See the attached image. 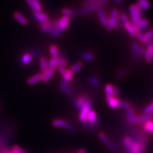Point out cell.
Instances as JSON below:
<instances>
[{"mask_svg":"<svg viewBox=\"0 0 153 153\" xmlns=\"http://www.w3.org/2000/svg\"><path fill=\"white\" fill-rule=\"evenodd\" d=\"M143 10L141 8L138 4H131L130 7V14L131 17V24L136 26L137 23L142 19V16L143 14Z\"/></svg>","mask_w":153,"mask_h":153,"instance_id":"6da1fadb","label":"cell"},{"mask_svg":"<svg viewBox=\"0 0 153 153\" xmlns=\"http://www.w3.org/2000/svg\"><path fill=\"white\" fill-rule=\"evenodd\" d=\"M93 107V102L92 100L90 98L85 102L83 105V106L80 108L79 110L80 114L79 115V119L81 123H87L88 116L89 112L92 110Z\"/></svg>","mask_w":153,"mask_h":153,"instance_id":"7a4b0ae2","label":"cell"},{"mask_svg":"<svg viewBox=\"0 0 153 153\" xmlns=\"http://www.w3.org/2000/svg\"><path fill=\"white\" fill-rule=\"evenodd\" d=\"M153 116L152 115H146V114H140V115H135L131 117L126 118V120L128 123L130 124H138L145 123L147 121H149L152 119Z\"/></svg>","mask_w":153,"mask_h":153,"instance_id":"3957f363","label":"cell"},{"mask_svg":"<svg viewBox=\"0 0 153 153\" xmlns=\"http://www.w3.org/2000/svg\"><path fill=\"white\" fill-rule=\"evenodd\" d=\"M107 2V0H99V1H97V3L84 7L83 9L81 10V12H82V16L87 15V14L92 12L93 11L97 10L98 9H99L100 7H102L103 4H105Z\"/></svg>","mask_w":153,"mask_h":153,"instance_id":"277c9868","label":"cell"},{"mask_svg":"<svg viewBox=\"0 0 153 153\" xmlns=\"http://www.w3.org/2000/svg\"><path fill=\"white\" fill-rule=\"evenodd\" d=\"M118 17H119V11L115 9L113 10L111 16L108 20L107 25L106 26L107 30L108 31H111L114 27H116V23L118 21Z\"/></svg>","mask_w":153,"mask_h":153,"instance_id":"5b68a950","label":"cell"},{"mask_svg":"<svg viewBox=\"0 0 153 153\" xmlns=\"http://www.w3.org/2000/svg\"><path fill=\"white\" fill-rule=\"evenodd\" d=\"M70 21V17L63 16L54 22L55 26L61 31L66 30L68 27L69 22Z\"/></svg>","mask_w":153,"mask_h":153,"instance_id":"8992f818","label":"cell"},{"mask_svg":"<svg viewBox=\"0 0 153 153\" xmlns=\"http://www.w3.org/2000/svg\"><path fill=\"white\" fill-rule=\"evenodd\" d=\"M52 125L55 127H61V128H64L66 130L69 131H73L75 130V128L74 125L70 124V123L65 121L64 120H62V119H56L52 122Z\"/></svg>","mask_w":153,"mask_h":153,"instance_id":"52a82bcc","label":"cell"},{"mask_svg":"<svg viewBox=\"0 0 153 153\" xmlns=\"http://www.w3.org/2000/svg\"><path fill=\"white\" fill-rule=\"evenodd\" d=\"M105 93L107 97H117L120 93V91L116 85L109 84L105 85Z\"/></svg>","mask_w":153,"mask_h":153,"instance_id":"ba28073f","label":"cell"},{"mask_svg":"<svg viewBox=\"0 0 153 153\" xmlns=\"http://www.w3.org/2000/svg\"><path fill=\"white\" fill-rule=\"evenodd\" d=\"M98 123V115L94 111L91 110L88 114L87 119V123L89 127L93 128Z\"/></svg>","mask_w":153,"mask_h":153,"instance_id":"9c48e42d","label":"cell"},{"mask_svg":"<svg viewBox=\"0 0 153 153\" xmlns=\"http://www.w3.org/2000/svg\"><path fill=\"white\" fill-rule=\"evenodd\" d=\"M98 137L100 139V140L103 143V144H105L107 147H108L112 151H115L116 149V147L115 146L114 143H113L112 142L110 141L107 135H105L104 133L103 132L100 133L98 134Z\"/></svg>","mask_w":153,"mask_h":153,"instance_id":"30bf717a","label":"cell"},{"mask_svg":"<svg viewBox=\"0 0 153 153\" xmlns=\"http://www.w3.org/2000/svg\"><path fill=\"white\" fill-rule=\"evenodd\" d=\"M147 44L148 47L146 51L144 57L147 63H151L153 59V39L150 40Z\"/></svg>","mask_w":153,"mask_h":153,"instance_id":"8fae6325","label":"cell"},{"mask_svg":"<svg viewBox=\"0 0 153 153\" xmlns=\"http://www.w3.org/2000/svg\"><path fill=\"white\" fill-rule=\"evenodd\" d=\"M68 63V61L64 58H58V59H52L48 62V66L49 67H59V66H65Z\"/></svg>","mask_w":153,"mask_h":153,"instance_id":"7c38bea8","label":"cell"},{"mask_svg":"<svg viewBox=\"0 0 153 153\" xmlns=\"http://www.w3.org/2000/svg\"><path fill=\"white\" fill-rule=\"evenodd\" d=\"M55 27L54 22H51L49 21H47L44 23L40 24V30L47 34H51L52 31H53L54 28Z\"/></svg>","mask_w":153,"mask_h":153,"instance_id":"4fadbf2b","label":"cell"},{"mask_svg":"<svg viewBox=\"0 0 153 153\" xmlns=\"http://www.w3.org/2000/svg\"><path fill=\"white\" fill-rule=\"evenodd\" d=\"M138 45L137 43L134 42L131 45V52L133 54V59L135 62V63L138 65L140 63V56L138 54Z\"/></svg>","mask_w":153,"mask_h":153,"instance_id":"5bb4252c","label":"cell"},{"mask_svg":"<svg viewBox=\"0 0 153 153\" xmlns=\"http://www.w3.org/2000/svg\"><path fill=\"white\" fill-rule=\"evenodd\" d=\"M119 100L117 97H107L106 102L109 107L112 108H117L119 107Z\"/></svg>","mask_w":153,"mask_h":153,"instance_id":"9a60e30c","label":"cell"},{"mask_svg":"<svg viewBox=\"0 0 153 153\" xmlns=\"http://www.w3.org/2000/svg\"><path fill=\"white\" fill-rule=\"evenodd\" d=\"M123 25H124V27L126 29V31H128L129 35H130V36L131 37H135L136 36V34L138 32V31L137 30V29L135 26L132 25V24L130 21L124 23V24H123Z\"/></svg>","mask_w":153,"mask_h":153,"instance_id":"2e32d148","label":"cell"},{"mask_svg":"<svg viewBox=\"0 0 153 153\" xmlns=\"http://www.w3.org/2000/svg\"><path fill=\"white\" fill-rule=\"evenodd\" d=\"M88 98H89L86 97L85 95H81L78 98H74L73 100V102L75 105V107L79 110H80V108L83 106V105L85 103V102L88 100Z\"/></svg>","mask_w":153,"mask_h":153,"instance_id":"e0dca14e","label":"cell"},{"mask_svg":"<svg viewBox=\"0 0 153 153\" xmlns=\"http://www.w3.org/2000/svg\"><path fill=\"white\" fill-rule=\"evenodd\" d=\"M33 16L35 18L36 20L41 23H44L45 22L49 21V17L45 13L40 12H33Z\"/></svg>","mask_w":153,"mask_h":153,"instance_id":"ac0fdd59","label":"cell"},{"mask_svg":"<svg viewBox=\"0 0 153 153\" xmlns=\"http://www.w3.org/2000/svg\"><path fill=\"white\" fill-rule=\"evenodd\" d=\"M56 71V68H54V67H49L45 72L43 74V79L42 80L45 82H49L52 75H54Z\"/></svg>","mask_w":153,"mask_h":153,"instance_id":"d6986e66","label":"cell"},{"mask_svg":"<svg viewBox=\"0 0 153 153\" xmlns=\"http://www.w3.org/2000/svg\"><path fill=\"white\" fill-rule=\"evenodd\" d=\"M135 138H133L129 136H126L123 138V143L124 147L128 151L130 149V148L133 146V143L135 142Z\"/></svg>","mask_w":153,"mask_h":153,"instance_id":"ffe728a7","label":"cell"},{"mask_svg":"<svg viewBox=\"0 0 153 153\" xmlns=\"http://www.w3.org/2000/svg\"><path fill=\"white\" fill-rule=\"evenodd\" d=\"M13 17L17 22H19L22 25L26 26V25H27L28 22H29L27 19L26 18L25 16L22 15V14H21V13H19V12H16L14 13H13Z\"/></svg>","mask_w":153,"mask_h":153,"instance_id":"44dd1931","label":"cell"},{"mask_svg":"<svg viewBox=\"0 0 153 153\" xmlns=\"http://www.w3.org/2000/svg\"><path fill=\"white\" fill-rule=\"evenodd\" d=\"M97 13L98 15L100 22L102 24V25L103 26H107V23H108V20H107L106 16H105V14L103 12V11L101 8H99L97 10Z\"/></svg>","mask_w":153,"mask_h":153,"instance_id":"7402d4cb","label":"cell"},{"mask_svg":"<svg viewBox=\"0 0 153 153\" xmlns=\"http://www.w3.org/2000/svg\"><path fill=\"white\" fill-rule=\"evenodd\" d=\"M28 5L33 10V12H40L42 11V7L40 3H37L34 0H26Z\"/></svg>","mask_w":153,"mask_h":153,"instance_id":"603a6c76","label":"cell"},{"mask_svg":"<svg viewBox=\"0 0 153 153\" xmlns=\"http://www.w3.org/2000/svg\"><path fill=\"white\" fill-rule=\"evenodd\" d=\"M43 79V74H38L36 75H33L31 77L29 78L27 80V83L29 85L35 84Z\"/></svg>","mask_w":153,"mask_h":153,"instance_id":"cb8c5ba5","label":"cell"},{"mask_svg":"<svg viewBox=\"0 0 153 153\" xmlns=\"http://www.w3.org/2000/svg\"><path fill=\"white\" fill-rule=\"evenodd\" d=\"M143 130L147 133H153V119H151L149 121L143 123Z\"/></svg>","mask_w":153,"mask_h":153,"instance_id":"d4e9b609","label":"cell"},{"mask_svg":"<svg viewBox=\"0 0 153 153\" xmlns=\"http://www.w3.org/2000/svg\"><path fill=\"white\" fill-rule=\"evenodd\" d=\"M59 88L62 91H63L65 93H66L68 95H71L73 93L72 89H71L69 87V85H68V83L64 82V81H62V82H61V84L59 85Z\"/></svg>","mask_w":153,"mask_h":153,"instance_id":"484cf974","label":"cell"},{"mask_svg":"<svg viewBox=\"0 0 153 153\" xmlns=\"http://www.w3.org/2000/svg\"><path fill=\"white\" fill-rule=\"evenodd\" d=\"M148 25H149V21L147 19H142L135 26L138 31H140L141 30H143V29H145L148 26Z\"/></svg>","mask_w":153,"mask_h":153,"instance_id":"4316f807","label":"cell"},{"mask_svg":"<svg viewBox=\"0 0 153 153\" xmlns=\"http://www.w3.org/2000/svg\"><path fill=\"white\" fill-rule=\"evenodd\" d=\"M50 53L52 56V59H58L59 58V54L57 47L55 45H52L49 48Z\"/></svg>","mask_w":153,"mask_h":153,"instance_id":"83f0119b","label":"cell"},{"mask_svg":"<svg viewBox=\"0 0 153 153\" xmlns=\"http://www.w3.org/2000/svg\"><path fill=\"white\" fill-rule=\"evenodd\" d=\"M40 70L43 73H44L45 71L49 68V66H48V62L46 57H42L40 59Z\"/></svg>","mask_w":153,"mask_h":153,"instance_id":"f1b7e54d","label":"cell"},{"mask_svg":"<svg viewBox=\"0 0 153 153\" xmlns=\"http://www.w3.org/2000/svg\"><path fill=\"white\" fill-rule=\"evenodd\" d=\"M82 66H83V63L82 62H77V63H75L70 67L69 68V71L71 74H74L79 71L81 68H82Z\"/></svg>","mask_w":153,"mask_h":153,"instance_id":"f546056e","label":"cell"},{"mask_svg":"<svg viewBox=\"0 0 153 153\" xmlns=\"http://www.w3.org/2000/svg\"><path fill=\"white\" fill-rule=\"evenodd\" d=\"M128 71V68H125V67L121 68L117 71L116 75V79L117 80H121L124 76H126L127 75Z\"/></svg>","mask_w":153,"mask_h":153,"instance_id":"4dcf8cb0","label":"cell"},{"mask_svg":"<svg viewBox=\"0 0 153 153\" xmlns=\"http://www.w3.org/2000/svg\"><path fill=\"white\" fill-rule=\"evenodd\" d=\"M137 4L143 10H147L150 8V3L148 0H137Z\"/></svg>","mask_w":153,"mask_h":153,"instance_id":"1f68e13d","label":"cell"},{"mask_svg":"<svg viewBox=\"0 0 153 153\" xmlns=\"http://www.w3.org/2000/svg\"><path fill=\"white\" fill-rule=\"evenodd\" d=\"M32 60V56L31 54H24L21 58V63L22 65H27L30 63Z\"/></svg>","mask_w":153,"mask_h":153,"instance_id":"d6a6232c","label":"cell"},{"mask_svg":"<svg viewBox=\"0 0 153 153\" xmlns=\"http://www.w3.org/2000/svg\"><path fill=\"white\" fill-rule=\"evenodd\" d=\"M142 114L146 115H152L153 114V102L148 105L142 110Z\"/></svg>","mask_w":153,"mask_h":153,"instance_id":"836d02e7","label":"cell"},{"mask_svg":"<svg viewBox=\"0 0 153 153\" xmlns=\"http://www.w3.org/2000/svg\"><path fill=\"white\" fill-rule=\"evenodd\" d=\"M80 56H81V57H82V58L85 61H92L94 59V56L93 55V54L88 52H82Z\"/></svg>","mask_w":153,"mask_h":153,"instance_id":"e575fe53","label":"cell"},{"mask_svg":"<svg viewBox=\"0 0 153 153\" xmlns=\"http://www.w3.org/2000/svg\"><path fill=\"white\" fill-rule=\"evenodd\" d=\"M63 76V81H64V82L66 83L70 82V81L73 79V74L70 72L69 70H67L66 73Z\"/></svg>","mask_w":153,"mask_h":153,"instance_id":"d590c367","label":"cell"},{"mask_svg":"<svg viewBox=\"0 0 153 153\" xmlns=\"http://www.w3.org/2000/svg\"><path fill=\"white\" fill-rule=\"evenodd\" d=\"M131 107V105L130 103H128L127 102L125 101H123V100H121L119 101V107L122 109H124V110H128L129 108H130Z\"/></svg>","mask_w":153,"mask_h":153,"instance_id":"8d00e7d4","label":"cell"},{"mask_svg":"<svg viewBox=\"0 0 153 153\" xmlns=\"http://www.w3.org/2000/svg\"><path fill=\"white\" fill-rule=\"evenodd\" d=\"M89 82L94 88H98L100 85L99 79L96 76H93L89 79Z\"/></svg>","mask_w":153,"mask_h":153,"instance_id":"74e56055","label":"cell"},{"mask_svg":"<svg viewBox=\"0 0 153 153\" xmlns=\"http://www.w3.org/2000/svg\"><path fill=\"white\" fill-rule=\"evenodd\" d=\"M143 36H144V40L146 44H147V42L150 40L152 39L153 38V29L150 31H148L146 33L143 34Z\"/></svg>","mask_w":153,"mask_h":153,"instance_id":"f35d334b","label":"cell"},{"mask_svg":"<svg viewBox=\"0 0 153 153\" xmlns=\"http://www.w3.org/2000/svg\"><path fill=\"white\" fill-rule=\"evenodd\" d=\"M62 13H63L65 16L71 17L74 15V10L68 8H65L62 10Z\"/></svg>","mask_w":153,"mask_h":153,"instance_id":"ab89813d","label":"cell"},{"mask_svg":"<svg viewBox=\"0 0 153 153\" xmlns=\"http://www.w3.org/2000/svg\"><path fill=\"white\" fill-rule=\"evenodd\" d=\"M135 109H134L133 108L131 107L130 108H129L128 110V112L126 113V118H129V117H131L133 116H135Z\"/></svg>","mask_w":153,"mask_h":153,"instance_id":"60d3db41","label":"cell"},{"mask_svg":"<svg viewBox=\"0 0 153 153\" xmlns=\"http://www.w3.org/2000/svg\"><path fill=\"white\" fill-rule=\"evenodd\" d=\"M61 33H62V31H60L59 29L55 26L54 30H53V31H52L51 34L53 35L54 36H55V37H58V36H59L61 35Z\"/></svg>","mask_w":153,"mask_h":153,"instance_id":"b9f144b4","label":"cell"},{"mask_svg":"<svg viewBox=\"0 0 153 153\" xmlns=\"http://www.w3.org/2000/svg\"><path fill=\"white\" fill-rule=\"evenodd\" d=\"M13 152L15 153H26L25 151H23L21 147H19V146H15L12 147V151Z\"/></svg>","mask_w":153,"mask_h":153,"instance_id":"7bdbcfd3","label":"cell"},{"mask_svg":"<svg viewBox=\"0 0 153 153\" xmlns=\"http://www.w3.org/2000/svg\"><path fill=\"white\" fill-rule=\"evenodd\" d=\"M41 54V52L39 49H33L31 50V56H35V57H38L39 56H40Z\"/></svg>","mask_w":153,"mask_h":153,"instance_id":"ee69618b","label":"cell"},{"mask_svg":"<svg viewBox=\"0 0 153 153\" xmlns=\"http://www.w3.org/2000/svg\"><path fill=\"white\" fill-rule=\"evenodd\" d=\"M98 1L99 0H85V1L84 3V7L90 5V4H94Z\"/></svg>","mask_w":153,"mask_h":153,"instance_id":"f6af8a7d","label":"cell"},{"mask_svg":"<svg viewBox=\"0 0 153 153\" xmlns=\"http://www.w3.org/2000/svg\"><path fill=\"white\" fill-rule=\"evenodd\" d=\"M57 70H58V71L62 75H63L66 73V71H67V69L65 68V66L57 67Z\"/></svg>","mask_w":153,"mask_h":153,"instance_id":"bcb514c9","label":"cell"},{"mask_svg":"<svg viewBox=\"0 0 153 153\" xmlns=\"http://www.w3.org/2000/svg\"><path fill=\"white\" fill-rule=\"evenodd\" d=\"M120 19H121V22H122L123 24L129 22L128 18V17L125 15V14H121V15L120 16Z\"/></svg>","mask_w":153,"mask_h":153,"instance_id":"7dc6e473","label":"cell"},{"mask_svg":"<svg viewBox=\"0 0 153 153\" xmlns=\"http://www.w3.org/2000/svg\"><path fill=\"white\" fill-rule=\"evenodd\" d=\"M146 50L143 47H138V54H139V56H144L145 54H146Z\"/></svg>","mask_w":153,"mask_h":153,"instance_id":"c3c4849f","label":"cell"},{"mask_svg":"<svg viewBox=\"0 0 153 153\" xmlns=\"http://www.w3.org/2000/svg\"><path fill=\"white\" fill-rule=\"evenodd\" d=\"M116 27H118V28H120V29H122L124 27V25L123 23L121 22V21H118L116 23Z\"/></svg>","mask_w":153,"mask_h":153,"instance_id":"681fc988","label":"cell"},{"mask_svg":"<svg viewBox=\"0 0 153 153\" xmlns=\"http://www.w3.org/2000/svg\"><path fill=\"white\" fill-rule=\"evenodd\" d=\"M113 1H114V2H116V3L120 4V3H123V0H113Z\"/></svg>","mask_w":153,"mask_h":153,"instance_id":"f907efd6","label":"cell"},{"mask_svg":"<svg viewBox=\"0 0 153 153\" xmlns=\"http://www.w3.org/2000/svg\"><path fill=\"white\" fill-rule=\"evenodd\" d=\"M77 153H86V151L84 149H81L77 152Z\"/></svg>","mask_w":153,"mask_h":153,"instance_id":"816d5d0a","label":"cell"},{"mask_svg":"<svg viewBox=\"0 0 153 153\" xmlns=\"http://www.w3.org/2000/svg\"><path fill=\"white\" fill-rule=\"evenodd\" d=\"M35 1H36V2H37V3H40V1L39 0H34Z\"/></svg>","mask_w":153,"mask_h":153,"instance_id":"f5cc1de1","label":"cell"},{"mask_svg":"<svg viewBox=\"0 0 153 153\" xmlns=\"http://www.w3.org/2000/svg\"><path fill=\"white\" fill-rule=\"evenodd\" d=\"M10 153H15V152H13V151H11V152H10Z\"/></svg>","mask_w":153,"mask_h":153,"instance_id":"db71d44e","label":"cell"},{"mask_svg":"<svg viewBox=\"0 0 153 153\" xmlns=\"http://www.w3.org/2000/svg\"><path fill=\"white\" fill-rule=\"evenodd\" d=\"M7 153H10V152H7Z\"/></svg>","mask_w":153,"mask_h":153,"instance_id":"11a10c76","label":"cell"},{"mask_svg":"<svg viewBox=\"0 0 153 153\" xmlns=\"http://www.w3.org/2000/svg\"><path fill=\"white\" fill-rule=\"evenodd\" d=\"M152 116H153V114H152Z\"/></svg>","mask_w":153,"mask_h":153,"instance_id":"9f6ffc18","label":"cell"},{"mask_svg":"<svg viewBox=\"0 0 153 153\" xmlns=\"http://www.w3.org/2000/svg\"><path fill=\"white\" fill-rule=\"evenodd\" d=\"M0 153H3V152H0Z\"/></svg>","mask_w":153,"mask_h":153,"instance_id":"6f0895ef","label":"cell"}]
</instances>
